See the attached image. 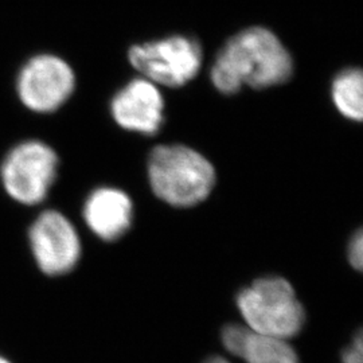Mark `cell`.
<instances>
[{"label":"cell","instance_id":"7c38bea8","mask_svg":"<svg viewBox=\"0 0 363 363\" xmlns=\"http://www.w3.org/2000/svg\"><path fill=\"white\" fill-rule=\"evenodd\" d=\"M347 257L350 261L351 267L357 271H361L363 267V234L361 230L352 235L351 238Z\"/></svg>","mask_w":363,"mask_h":363},{"label":"cell","instance_id":"8992f818","mask_svg":"<svg viewBox=\"0 0 363 363\" xmlns=\"http://www.w3.org/2000/svg\"><path fill=\"white\" fill-rule=\"evenodd\" d=\"M58 171V156L49 144L26 140L16 144L1 163V183L13 199L23 205L42 202Z\"/></svg>","mask_w":363,"mask_h":363},{"label":"cell","instance_id":"4fadbf2b","mask_svg":"<svg viewBox=\"0 0 363 363\" xmlns=\"http://www.w3.org/2000/svg\"><path fill=\"white\" fill-rule=\"evenodd\" d=\"M342 363H363L362 334L358 333L350 346L342 354Z\"/></svg>","mask_w":363,"mask_h":363},{"label":"cell","instance_id":"277c9868","mask_svg":"<svg viewBox=\"0 0 363 363\" xmlns=\"http://www.w3.org/2000/svg\"><path fill=\"white\" fill-rule=\"evenodd\" d=\"M128 60L138 73L155 85L179 88L198 76L203 52L194 38L172 35L132 46Z\"/></svg>","mask_w":363,"mask_h":363},{"label":"cell","instance_id":"7a4b0ae2","mask_svg":"<svg viewBox=\"0 0 363 363\" xmlns=\"http://www.w3.org/2000/svg\"><path fill=\"white\" fill-rule=\"evenodd\" d=\"M148 178L159 199L175 208H193L211 193L216 169L190 147L157 145L148 157Z\"/></svg>","mask_w":363,"mask_h":363},{"label":"cell","instance_id":"9c48e42d","mask_svg":"<svg viewBox=\"0 0 363 363\" xmlns=\"http://www.w3.org/2000/svg\"><path fill=\"white\" fill-rule=\"evenodd\" d=\"M84 218L97 237L104 241H116L130 228L133 205L124 191L113 187H100L88 196Z\"/></svg>","mask_w":363,"mask_h":363},{"label":"cell","instance_id":"8fae6325","mask_svg":"<svg viewBox=\"0 0 363 363\" xmlns=\"http://www.w3.org/2000/svg\"><path fill=\"white\" fill-rule=\"evenodd\" d=\"M331 97L339 113L352 121L363 117V74L359 69H346L333 81Z\"/></svg>","mask_w":363,"mask_h":363},{"label":"cell","instance_id":"9a60e30c","mask_svg":"<svg viewBox=\"0 0 363 363\" xmlns=\"http://www.w3.org/2000/svg\"><path fill=\"white\" fill-rule=\"evenodd\" d=\"M0 363H13L9 358H6V357H3V355H0Z\"/></svg>","mask_w":363,"mask_h":363},{"label":"cell","instance_id":"5bb4252c","mask_svg":"<svg viewBox=\"0 0 363 363\" xmlns=\"http://www.w3.org/2000/svg\"><path fill=\"white\" fill-rule=\"evenodd\" d=\"M205 363H233L232 361H229L228 358L225 357H220V355H214V357H210L208 359L205 361Z\"/></svg>","mask_w":363,"mask_h":363},{"label":"cell","instance_id":"3957f363","mask_svg":"<svg viewBox=\"0 0 363 363\" xmlns=\"http://www.w3.org/2000/svg\"><path fill=\"white\" fill-rule=\"evenodd\" d=\"M245 325L261 335L289 340L306 323V311L291 283L279 276L255 280L237 295Z\"/></svg>","mask_w":363,"mask_h":363},{"label":"cell","instance_id":"52a82bcc","mask_svg":"<svg viewBox=\"0 0 363 363\" xmlns=\"http://www.w3.org/2000/svg\"><path fill=\"white\" fill-rule=\"evenodd\" d=\"M30 245L39 269L49 276L70 272L81 257V241L62 213L43 211L30 228Z\"/></svg>","mask_w":363,"mask_h":363},{"label":"cell","instance_id":"6da1fadb","mask_svg":"<svg viewBox=\"0 0 363 363\" xmlns=\"http://www.w3.org/2000/svg\"><path fill=\"white\" fill-rule=\"evenodd\" d=\"M294 61L277 35L265 27H249L229 39L210 69V81L222 94L244 86L267 89L286 82Z\"/></svg>","mask_w":363,"mask_h":363},{"label":"cell","instance_id":"5b68a950","mask_svg":"<svg viewBox=\"0 0 363 363\" xmlns=\"http://www.w3.org/2000/svg\"><path fill=\"white\" fill-rule=\"evenodd\" d=\"M77 85L76 73L62 57L38 52L30 57L15 79L16 96L26 109L49 115L69 101Z\"/></svg>","mask_w":363,"mask_h":363},{"label":"cell","instance_id":"30bf717a","mask_svg":"<svg viewBox=\"0 0 363 363\" xmlns=\"http://www.w3.org/2000/svg\"><path fill=\"white\" fill-rule=\"evenodd\" d=\"M220 337L225 350L242 363H300L288 340L261 335L245 325H226Z\"/></svg>","mask_w":363,"mask_h":363},{"label":"cell","instance_id":"ba28073f","mask_svg":"<svg viewBox=\"0 0 363 363\" xmlns=\"http://www.w3.org/2000/svg\"><path fill=\"white\" fill-rule=\"evenodd\" d=\"M111 115L123 130L151 136L164 121V100L154 82L135 78L113 96Z\"/></svg>","mask_w":363,"mask_h":363}]
</instances>
